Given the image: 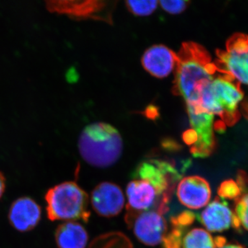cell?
<instances>
[{
    "label": "cell",
    "instance_id": "7a4b0ae2",
    "mask_svg": "<svg viewBox=\"0 0 248 248\" xmlns=\"http://www.w3.org/2000/svg\"><path fill=\"white\" fill-rule=\"evenodd\" d=\"M80 155L87 164L99 169L112 166L120 159L123 140L118 130L104 122L87 125L78 141Z\"/></svg>",
    "mask_w": 248,
    "mask_h": 248
},
{
    "label": "cell",
    "instance_id": "e0dca14e",
    "mask_svg": "<svg viewBox=\"0 0 248 248\" xmlns=\"http://www.w3.org/2000/svg\"><path fill=\"white\" fill-rule=\"evenodd\" d=\"M218 195L221 199L229 200H237L241 196L237 184L232 179H228L222 182L218 189Z\"/></svg>",
    "mask_w": 248,
    "mask_h": 248
},
{
    "label": "cell",
    "instance_id": "8992f818",
    "mask_svg": "<svg viewBox=\"0 0 248 248\" xmlns=\"http://www.w3.org/2000/svg\"><path fill=\"white\" fill-rule=\"evenodd\" d=\"M163 215L156 210L126 214L125 221L140 242L146 246H157L164 241L168 231Z\"/></svg>",
    "mask_w": 248,
    "mask_h": 248
},
{
    "label": "cell",
    "instance_id": "8fae6325",
    "mask_svg": "<svg viewBox=\"0 0 248 248\" xmlns=\"http://www.w3.org/2000/svg\"><path fill=\"white\" fill-rule=\"evenodd\" d=\"M141 62L144 69L153 77L167 78L175 68V52L164 45H154L143 53Z\"/></svg>",
    "mask_w": 248,
    "mask_h": 248
},
{
    "label": "cell",
    "instance_id": "d4e9b609",
    "mask_svg": "<svg viewBox=\"0 0 248 248\" xmlns=\"http://www.w3.org/2000/svg\"><path fill=\"white\" fill-rule=\"evenodd\" d=\"M238 199H239L240 202H241V203L243 204L244 208L247 209L248 210V194H247V195L241 196V197Z\"/></svg>",
    "mask_w": 248,
    "mask_h": 248
},
{
    "label": "cell",
    "instance_id": "7402d4cb",
    "mask_svg": "<svg viewBox=\"0 0 248 248\" xmlns=\"http://www.w3.org/2000/svg\"><path fill=\"white\" fill-rule=\"evenodd\" d=\"M231 226L236 231H241V222L239 217L236 216V214L233 213L232 218Z\"/></svg>",
    "mask_w": 248,
    "mask_h": 248
},
{
    "label": "cell",
    "instance_id": "ac0fdd59",
    "mask_svg": "<svg viewBox=\"0 0 248 248\" xmlns=\"http://www.w3.org/2000/svg\"><path fill=\"white\" fill-rule=\"evenodd\" d=\"M187 1H161L159 4L162 9L169 14H179L185 11L187 8Z\"/></svg>",
    "mask_w": 248,
    "mask_h": 248
},
{
    "label": "cell",
    "instance_id": "603a6c76",
    "mask_svg": "<svg viewBox=\"0 0 248 248\" xmlns=\"http://www.w3.org/2000/svg\"><path fill=\"white\" fill-rule=\"evenodd\" d=\"M214 242H215V247L221 248L226 246L227 240L223 236H218L214 239Z\"/></svg>",
    "mask_w": 248,
    "mask_h": 248
},
{
    "label": "cell",
    "instance_id": "cb8c5ba5",
    "mask_svg": "<svg viewBox=\"0 0 248 248\" xmlns=\"http://www.w3.org/2000/svg\"><path fill=\"white\" fill-rule=\"evenodd\" d=\"M5 188H6V180H5L4 174L0 172V198L4 193Z\"/></svg>",
    "mask_w": 248,
    "mask_h": 248
},
{
    "label": "cell",
    "instance_id": "4316f807",
    "mask_svg": "<svg viewBox=\"0 0 248 248\" xmlns=\"http://www.w3.org/2000/svg\"><path fill=\"white\" fill-rule=\"evenodd\" d=\"M245 115H246V117L248 118V105H245L244 107Z\"/></svg>",
    "mask_w": 248,
    "mask_h": 248
},
{
    "label": "cell",
    "instance_id": "52a82bcc",
    "mask_svg": "<svg viewBox=\"0 0 248 248\" xmlns=\"http://www.w3.org/2000/svg\"><path fill=\"white\" fill-rule=\"evenodd\" d=\"M214 97L223 112V122L232 125L239 120L238 107L244 98L239 83L231 77L223 74L215 77L212 84Z\"/></svg>",
    "mask_w": 248,
    "mask_h": 248
},
{
    "label": "cell",
    "instance_id": "9a60e30c",
    "mask_svg": "<svg viewBox=\"0 0 248 248\" xmlns=\"http://www.w3.org/2000/svg\"><path fill=\"white\" fill-rule=\"evenodd\" d=\"M183 248H216L210 233L202 228H195L184 236Z\"/></svg>",
    "mask_w": 248,
    "mask_h": 248
},
{
    "label": "cell",
    "instance_id": "484cf974",
    "mask_svg": "<svg viewBox=\"0 0 248 248\" xmlns=\"http://www.w3.org/2000/svg\"><path fill=\"white\" fill-rule=\"evenodd\" d=\"M221 248H244L242 246L239 244H228Z\"/></svg>",
    "mask_w": 248,
    "mask_h": 248
},
{
    "label": "cell",
    "instance_id": "30bf717a",
    "mask_svg": "<svg viewBox=\"0 0 248 248\" xmlns=\"http://www.w3.org/2000/svg\"><path fill=\"white\" fill-rule=\"evenodd\" d=\"M42 210L40 205L29 197L15 201L9 213V220L15 229L22 232L30 231L38 224Z\"/></svg>",
    "mask_w": 248,
    "mask_h": 248
},
{
    "label": "cell",
    "instance_id": "3957f363",
    "mask_svg": "<svg viewBox=\"0 0 248 248\" xmlns=\"http://www.w3.org/2000/svg\"><path fill=\"white\" fill-rule=\"evenodd\" d=\"M47 217L50 221H88L91 213L89 196L76 183L63 182L54 186L45 195Z\"/></svg>",
    "mask_w": 248,
    "mask_h": 248
},
{
    "label": "cell",
    "instance_id": "5b68a950",
    "mask_svg": "<svg viewBox=\"0 0 248 248\" xmlns=\"http://www.w3.org/2000/svg\"><path fill=\"white\" fill-rule=\"evenodd\" d=\"M126 214L156 210L164 214L170 197L164 195L153 184L143 179H135L128 184Z\"/></svg>",
    "mask_w": 248,
    "mask_h": 248
},
{
    "label": "cell",
    "instance_id": "9c48e42d",
    "mask_svg": "<svg viewBox=\"0 0 248 248\" xmlns=\"http://www.w3.org/2000/svg\"><path fill=\"white\" fill-rule=\"evenodd\" d=\"M179 202L187 208L198 210L208 205L211 198L210 184L200 176L184 177L177 186Z\"/></svg>",
    "mask_w": 248,
    "mask_h": 248
},
{
    "label": "cell",
    "instance_id": "ffe728a7",
    "mask_svg": "<svg viewBox=\"0 0 248 248\" xmlns=\"http://www.w3.org/2000/svg\"><path fill=\"white\" fill-rule=\"evenodd\" d=\"M236 182L241 193L247 195L248 194V174L245 171H238Z\"/></svg>",
    "mask_w": 248,
    "mask_h": 248
},
{
    "label": "cell",
    "instance_id": "44dd1931",
    "mask_svg": "<svg viewBox=\"0 0 248 248\" xmlns=\"http://www.w3.org/2000/svg\"><path fill=\"white\" fill-rule=\"evenodd\" d=\"M194 220H195L194 214L190 213V212H186L184 215L181 216L179 222H180L181 224L187 226V225L191 224L194 221Z\"/></svg>",
    "mask_w": 248,
    "mask_h": 248
},
{
    "label": "cell",
    "instance_id": "277c9868",
    "mask_svg": "<svg viewBox=\"0 0 248 248\" xmlns=\"http://www.w3.org/2000/svg\"><path fill=\"white\" fill-rule=\"evenodd\" d=\"M217 70L236 82L248 86V36L237 33L227 42L224 50L217 51Z\"/></svg>",
    "mask_w": 248,
    "mask_h": 248
},
{
    "label": "cell",
    "instance_id": "2e32d148",
    "mask_svg": "<svg viewBox=\"0 0 248 248\" xmlns=\"http://www.w3.org/2000/svg\"><path fill=\"white\" fill-rule=\"evenodd\" d=\"M158 1H125L127 8L137 16H148L157 8Z\"/></svg>",
    "mask_w": 248,
    "mask_h": 248
},
{
    "label": "cell",
    "instance_id": "7c38bea8",
    "mask_svg": "<svg viewBox=\"0 0 248 248\" xmlns=\"http://www.w3.org/2000/svg\"><path fill=\"white\" fill-rule=\"evenodd\" d=\"M232 212L223 199L217 198L202 212L200 220L208 231L223 232L231 226Z\"/></svg>",
    "mask_w": 248,
    "mask_h": 248
},
{
    "label": "cell",
    "instance_id": "5bb4252c",
    "mask_svg": "<svg viewBox=\"0 0 248 248\" xmlns=\"http://www.w3.org/2000/svg\"><path fill=\"white\" fill-rule=\"evenodd\" d=\"M105 2L99 1H49L50 11L77 17H93L102 9Z\"/></svg>",
    "mask_w": 248,
    "mask_h": 248
},
{
    "label": "cell",
    "instance_id": "4fadbf2b",
    "mask_svg": "<svg viewBox=\"0 0 248 248\" xmlns=\"http://www.w3.org/2000/svg\"><path fill=\"white\" fill-rule=\"evenodd\" d=\"M89 235L84 227L76 221H66L55 232V241L59 248H85Z\"/></svg>",
    "mask_w": 248,
    "mask_h": 248
},
{
    "label": "cell",
    "instance_id": "ba28073f",
    "mask_svg": "<svg viewBox=\"0 0 248 248\" xmlns=\"http://www.w3.org/2000/svg\"><path fill=\"white\" fill-rule=\"evenodd\" d=\"M91 205L99 216H117L123 210L125 198L120 186L113 183L103 182L91 193Z\"/></svg>",
    "mask_w": 248,
    "mask_h": 248
},
{
    "label": "cell",
    "instance_id": "6da1fadb",
    "mask_svg": "<svg viewBox=\"0 0 248 248\" xmlns=\"http://www.w3.org/2000/svg\"><path fill=\"white\" fill-rule=\"evenodd\" d=\"M175 54L174 89L185 100L190 130L197 135V143L208 146L215 141V116L203 110L202 97L207 85L219 71L208 51L195 42L183 43Z\"/></svg>",
    "mask_w": 248,
    "mask_h": 248
},
{
    "label": "cell",
    "instance_id": "d6986e66",
    "mask_svg": "<svg viewBox=\"0 0 248 248\" xmlns=\"http://www.w3.org/2000/svg\"><path fill=\"white\" fill-rule=\"evenodd\" d=\"M235 214L239 217L245 229L248 231V210L244 208L238 199L235 200Z\"/></svg>",
    "mask_w": 248,
    "mask_h": 248
}]
</instances>
